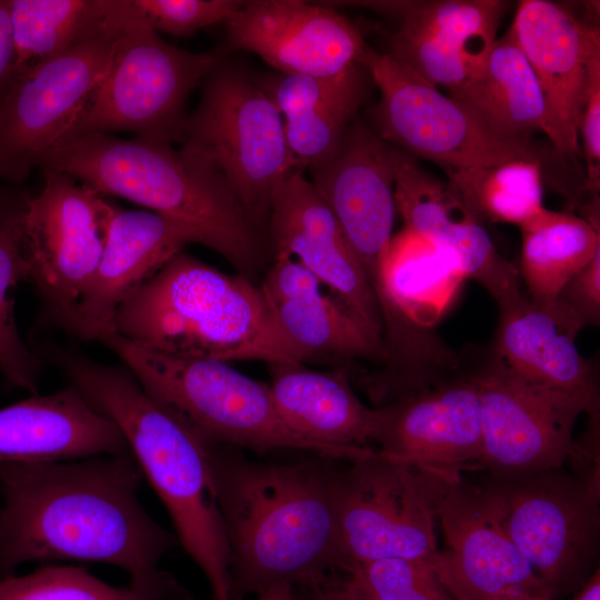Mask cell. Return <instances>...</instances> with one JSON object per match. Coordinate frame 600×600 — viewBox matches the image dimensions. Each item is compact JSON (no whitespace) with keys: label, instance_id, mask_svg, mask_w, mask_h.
<instances>
[{"label":"cell","instance_id":"d590c367","mask_svg":"<svg viewBox=\"0 0 600 600\" xmlns=\"http://www.w3.org/2000/svg\"><path fill=\"white\" fill-rule=\"evenodd\" d=\"M153 30L188 36L199 29L227 22L243 1L234 0H131Z\"/></svg>","mask_w":600,"mask_h":600},{"label":"cell","instance_id":"6da1fadb","mask_svg":"<svg viewBox=\"0 0 600 600\" xmlns=\"http://www.w3.org/2000/svg\"><path fill=\"white\" fill-rule=\"evenodd\" d=\"M141 477L131 453L0 466V579L46 560L112 564L133 584L173 579L159 563L180 543L142 507Z\"/></svg>","mask_w":600,"mask_h":600},{"label":"cell","instance_id":"2e32d148","mask_svg":"<svg viewBox=\"0 0 600 600\" xmlns=\"http://www.w3.org/2000/svg\"><path fill=\"white\" fill-rule=\"evenodd\" d=\"M396 148L352 121L336 150L308 168L372 289L380 280L394 214Z\"/></svg>","mask_w":600,"mask_h":600},{"label":"cell","instance_id":"484cf974","mask_svg":"<svg viewBox=\"0 0 600 600\" xmlns=\"http://www.w3.org/2000/svg\"><path fill=\"white\" fill-rule=\"evenodd\" d=\"M269 369L268 386L276 408L297 434L328 446L377 444L382 409L367 407L344 372L318 371L300 363H270Z\"/></svg>","mask_w":600,"mask_h":600},{"label":"cell","instance_id":"1f68e13d","mask_svg":"<svg viewBox=\"0 0 600 600\" xmlns=\"http://www.w3.org/2000/svg\"><path fill=\"white\" fill-rule=\"evenodd\" d=\"M109 1L9 0L20 70L71 44L106 14Z\"/></svg>","mask_w":600,"mask_h":600},{"label":"cell","instance_id":"e0dca14e","mask_svg":"<svg viewBox=\"0 0 600 600\" xmlns=\"http://www.w3.org/2000/svg\"><path fill=\"white\" fill-rule=\"evenodd\" d=\"M362 4L400 18L387 54L432 86L447 89L450 96L481 70L507 8L499 0Z\"/></svg>","mask_w":600,"mask_h":600},{"label":"cell","instance_id":"9c48e42d","mask_svg":"<svg viewBox=\"0 0 600 600\" xmlns=\"http://www.w3.org/2000/svg\"><path fill=\"white\" fill-rule=\"evenodd\" d=\"M204 84L198 108L186 119L181 148L216 171L262 229L278 184L296 169L283 118L258 83L236 68L218 67Z\"/></svg>","mask_w":600,"mask_h":600},{"label":"cell","instance_id":"60d3db41","mask_svg":"<svg viewBox=\"0 0 600 600\" xmlns=\"http://www.w3.org/2000/svg\"><path fill=\"white\" fill-rule=\"evenodd\" d=\"M9 0H0V101L20 76Z\"/></svg>","mask_w":600,"mask_h":600},{"label":"cell","instance_id":"f35d334b","mask_svg":"<svg viewBox=\"0 0 600 600\" xmlns=\"http://www.w3.org/2000/svg\"><path fill=\"white\" fill-rule=\"evenodd\" d=\"M320 280L296 259L277 254L260 288L266 302H280L321 291Z\"/></svg>","mask_w":600,"mask_h":600},{"label":"cell","instance_id":"4316f807","mask_svg":"<svg viewBox=\"0 0 600 600\" xmlns=\"http://www.w3.org/2000/svg\"><path fill=\"white\" fill-rule=\"evenodd\" d=\"M498 308L492 358L523 379L599 402L591 363L549 313L523 294Z\"/></svg>","mask_w":600,"mask_h":600},{"label":"cell","instance_id":"4dcf8cb0","mask_svg":"<svg viewBox=\"0 0 600 600\" xmlns=\"http://www.w3.org/2000/svg\"><path fill=\"white\" fill-rule=\"evenodd\" d=\"M543 168L536 161L510 160L444 172L447 182L480 220L520 227L546 208Z\"/></svg>","mask_w":600,"mask_h":600},{"label":"cell","instance_id":"f6af8a7d","mask_svg":"<svg viewBox=\"0 0 600 600\" xmlns=\"http://www.w3.org/2000/svg\"><path fill=\"white\" fill-rule=\"evenodd\" d=\"M194 600V599H193Z\"/></svg>","mask_w":600,"mask_h":600},{"label":"cell","instance_id":"5b68a950","mask_svg":"<svg viewBox=\"0 0 600 600\" xmlns=\"http://www.w3.org/2000/svg\"><path fill=\"white\" fill-rule=\"evenodd\" d=\"M98 342L119 357L158 404L206 443L258 454L294 450L341 461L374 453L372 448L321 444L297 434L280 417L268 382L241 373L228 361L167 354L116 332Z\"/></svg>","mask_w":600,"mask_h":600},{"label":"cell","instance_id":"d6986e66","mask_svg":"<svg viewBox=\"0 0 600 600\" xmlns=\"http://www.w3.org/2000/svg\"><path fill=\"white\" fill-rule=\"evenodd\" d=\"M231 46L286 74L337 77L361 66L359 29L333 9L298 0L243 1L226 22Z\"/></svg>","mask_w":600,"mask_h":600},{"label":"cell","instance_id":"ba28073f","mask_svg":"<svg viewBox=\"0 0 600 600\" xmlns=\"http://www.w3.org/2000/svg\"><path fill=\"white\" fill-rule=\"evenodd\" d=\"M360 63L380 92L376 108L379 137L408 154L436 162L443 171L510 160L544 167L556 156L561 157L533 138L499 131L472 108L442 93L387 53L366 46Z\"/></svg>","mask_w":600,"mask_h":600},{"label":"cell","instance_id":"7a4b0ae2","mask_svg":"<svg viewBox=\"0 0 600 600\" xmlns=\"http://www.w3.org/2000/svg\"><path fill=\"white\" fill-rule=\"evenodd\" d=\"M239 450L209 444L229 547L230 600L350 567L334 499L337 462L341 460L312 454L269 462L250 459Z\"/></svg>","mask_w":600,"mask_h":600},{"label":"cell","instance_id":"f1b7e54d","mask_svg":"<svg viewBox=\"0 0 600 600\" xmlns=\"http://www.w3.org/2000/svg\"><path fill=\"white\" fill-rule=\"evenodd\" d=\"M519 228L529 300L551 314L566 283L600 251L599 214L584 219L544 208Z\"/></svg>","mask_w":600,"mask_h":600},{"label":"cell","instance_id":"cb8c5ba5","mask_svg":"<svg viewBox=\"0 0 600 600\" xmlns=\"http://www.w3.org/2000/svg\"><path fill=\"white\" fill-rule=\"evenodd\" d=\"M124 453L118 426L72 384L0 410V466Z\"/></svg>","mask_w":600,"mask_h":600},{"label":"cell","instance_id":"d4e9b609","mask_svg":"<svg viewBox=\"0 0 600 600\" xmlns=\"http://www.w3.org/2000/svg\"><path fill=\"white\" fill-rule=\"evenodd\" d=\"M252 338L227 359L270 363L370 359L383 360V338L363 324L337 298L322 292L280 302H266Z\"/></svg>","mask_w":600,"mask_h":600},{"label":"cell","instance_id":"9a60e30c","mask_svg":"<svg viewBox=\"0 0 600 600\" xmlns=\"http://www.w3.org/2000/svg\"><path fill=\"white\" fill-rule=\"evenodd\" d=\"M436 514L446 548L431 564L454 600H499L523 592L551 596L509 538L488 487L438 478Z\"/></svg>","mask_w":600,"mask_h":600},{"label":"cell","instance_id":"b9f144b4","mask_svg":"<svg viewBox=\"0 0 600 600\" xmlns=\"http://www.w3.org/2000/svg\"><path fill=\"white\" fill-rule=\"evenodd\" d=\"M242 600H300L294 586L280 584L272 587L257 596L253 599Z\"/></svg>","mask_w":600,"mask_h":600},{"label":"cell","instance_id":"f546056e","mask_svg":"<svg viewBox=\"0 0 600 600\" xmlns=\"http://www.w3.org/2000/svg\"><path fill=\"white\" fill-rule=\"evenodd\" d=\"M30 197L0 190V371L14 386L36 393L40 358L21 339L11 290L28 281L24 217Z\"/></svg>","mask_w":600,"mask_h":600},{"label":"cell","instance_id":"5bb4252c","mask_svg":"<svg viewBox=\"0 0 600 600\" xmlns=\"http://www.w3.org/2000/svg\"><path fill=\"white\" fill-rule=\"evenodd\" d=\"M42 171L24 217L28 281L46 317L63 328L98 268L117 208L66 173Z\"/></svg>","mask_w":600,"mask_h":600},{"label":"cell","instance_id":"e575fe53","mask_svg":"<svg viewBox=\"0 0 600 600\" xmlns=\"http://www.w3.org/2000/svg\"><path fill=\"white\" fill-rule=\"evenodd\" d=\"M351 582L364 600H454L431 561L388 558L351 564Z\"/></svg>","mask_w":600,"mask_h":600},{"label":"cell","instance_id":"3957f363","mask_svg":"<svg viewBox=\"0 0 600 600\" xmlns=\"http://www.w3.org/2000/svg\"><path fill=\"white\" fill-rule=\"evenodd\" d=\"M34 351L59 367L71 384L118 426L214 600H230L229 547L209 444L158 404L123 363H100L52 342L41 343Z\"/></svg>","mask_w":600,"mask_h":600},{"label":"cell","instance_id":"30bf717a","mask_svg":"<svg viewBox=\"0 0 600 600\" xmlns=\"http://www.w3.org/2000/svg\"><path fill=\"white\" fill-rule=\"evenodd\" d=\"M127 0L57 54L24 70L0 101V179L19 182L64 141L104 78Z\"/></svg>","mask_w":600,"mask_h":600},{"label":"cell","instance_id":"d6a6232c","mask_svg":"<svg viewBox=\"0 0 600 600\" xmlns=\"http://www.w3.org/2000/svg\"><path fill=\"white\" fill-rule=\"evenodd\" d=\"M0 600H193L176 579L113 587L81 567L48 566L32 573L0 579Z\"/></svg>","mask_w":600,"mask_h":600},{"label":"cell","instance_id":"8992f818","mask_svg":"<svg viewBox=\"0 0 600 600\" xmlns=\"http://www.w3.org/2000/svg\"><path fill=\"white\" fill-rule=\"evenodd\" d=\"M264 311L260 288L248 277L182 250L119 307L114 332L167 354L227 361L252 338Z\"/></svg>","mask_w":600,"mask_h":600},{"label":"cell","instance_id":"52a82bcc","mask_svg":"<svg viewBox=\"0 0 600 600\" xmlns=\"http://www.w3.org/2000/svg\"><path fill=\"white\" fill-rule=\"evenodd\" d=\"M219 62L216 53L166 42L127 0L109 69L64 141L113 131L169 144L181 140L188 97Z\"/></svg>","mask_w":600,"mask_h":600},{"label":"cell","instance_id":"ee69618b","mask_svg":"<svg viewBox=\"0 0 600 600\" xmlns=\"http://www.w3.org/2000/svg\"><path fill=\"white\" fill-rule=\"evenodd\" d=\"M553 598L549 593H532L523 592L509 597L501 598L499 600H552Z\"/></svg>","mask_w":600,"mask_h":600},{"label":"cell","instance_id":"603a6c76","mask_svg":"<svg viewBox=\"0 0 600 600\" xmlns=\"http://www.w3.org/2000/svg\"><path fill=\"white\" fill-rule=\"evenodd\" d=\"M190 242L188 230L160 214L117 209L98 268L62 329L96 341L114 332L119 307Z\"/></svg>","mask_w":600,"mask_h":600},{"label":"cell","instance_id":"7402d4cb","mask_svg":"<svg viewBox=\"0 0 600 600\" xmlns=\"http://www.w3.org/2000/svg\"><path fill=\"white\" fill-rule=\"evenodd\" d=\"M394 201L404 230L449 256L460 274L479 282L498 306L522 294L518 270L497 251L481 220L448 182L397 148Z\"/></svg>","mask_w":600,"mask_h":600},{"label":"cell","instance_id":"277c9868","mask_svg":"<svg viewBox=\"0 0 600 600\" xmlns=\"http://www.w3.org/2000/svg\"><path fill=\"white\" fill-rule=\"evenodd\" d=\"M42 169L66 173L99 194H113L188 230L241 274L262 258L261 229L226 181L182 148L108 133L71 138L43 158Z\"/></svg>","mask_w":600,"mask_h":600},{"label":"cell","instance_id":"ab89813d","mask_svg":"<svg viewBox=\"0 0 600 600\" xmlns=\"http://www.w3.org/2000/svg\"><path fill=\"white\" fill-rule=\"evenodd\" d=\"M294 588L300 600H364L351 582L348 568L322 573Z\"/></svg>","mask_w":600,"mask_h":600},{"label":"cell","instance_id":"836d02e7","mask_svg":"<svg viewBox=\"0 0 600 600\" xmlns=\"http://www.w3.org/2000/svg\"><path fill=\"white\" fill-rule=\"evenodd\" d=\"M362 101V97L337 96L309 102L283 117L293 167L308 169L329 157L340 143Z\"/></svg>","mask_w":600,"mask_h":600},{"label":"cell","instance_id":"74e56055","mask_svg":"<svg viewBox=\"0 0 600 600\" xmlns=\"http://www.w3.org/2000/svg\"><path fill=\"white\" fill-rule=\"evenodd\" d=\"M581 139L587 174L584 194L598 198L600 190V51L589 62L586 98L580 116L579 140Z\"/></svg>","mask_w":600,"mask_h":600},{"label":"cell","instance_id":"7c38bea8","mask_svg":"<svg viewBox=\"0 0 600 600\" xmlns=\"http://www.w3.org/2000/svg\"><path fill=\"white\" fill-rule=\"evenodd\" d=\"M437 479L378 451L338 468L336 511L349 566L388 558L432 561L439 551Z\"/></svg>","mask_w":600,"mask_h":600},{"label":"cell","instance_id":"8fae6325","mask_svg":"<svg viewBox=\"0 0 600 600\" xmlns=\"http://www.w3.org/2000/svg\"><path fill=\"white\" fill-rule=\"evenodd\" d=\"M487 487L509 538L552 598L582 588L596 571L599 470L573 476L557 468L493 478Z\"/></svg>","mask_w":600,"mask_h":600},{"label":"cell","instance_id":"ffe728a7","mask_svg":"<svg viewBox=\"0 0 600 600\" xmlns=\"http://www.w3.org/2000/svg\"><path fill=\"white\" fill-rule=\"evenodd\" d=\"M510 29L543 93L544 134L562 158L576 157L589 62L600 51L599 30L547 0L520 1Z\"/></svg>","mask_w":600,"mask_h":600},{"label":"cell","instance_id":"44dd1931","mask_svg":"<svg viewBox=\"0 0 600 600\" xmlns=\"http://www.w3.org/2000/svg\"><path fill=\"white\" fill-rule=\"evenodd\" d=\"M267 227L276 256H289L328 286L363 324L383 338L376 293L336 217L302 170L278 184Z\"/></svg>","mask_w":600,"mask_h":600},{"label":"cell","instance_id":"7bdbcfd3","mask_svg":"<svg viewBox=\"0 0 600 600\" xmlns=\"http://www.w3.org/2000/svg\"><path fill=\"white\" fill-rule=\"evenodd\" d=\"M571 600H600V573L597 569Z\"/></svg>","mask_w":600,"mask_h":600},{"label":"cell","instance_id":"8d00e7d4","mask_svg":"<svg viewBox=\"0 0 600 600\" xmlns=\"http://www.w3.org/2000/svg\"><path fill=\"white\" fill-rule=\"evenodd\" d=\"M550 316L574 339L583 328L599 326L600 251L566 283Z\"/></svg>","mask_w":600,"mask_h":600},{"label":"cell","instance_id":"83f0119b","mask_svg":"<svg viewBox=\"0 0 600 600\" xmlns=\"http://www.w3.org/2000/svg\"><path fill=\"white\" fill-rule=\"evenodd\" d=\"M451 97L507 134L546 132L542 90L510 28L497 38L481 70Z\"/></svg>","mask_w":600,"mask_h":600},{"label":"cell","instance_id":"ac0fdd59","mask_svg":"<svg viewBox=\"0 0 600 600\" xmlns=\"http://www.w3.org/2000/svg\"><path fill=\"white\" fill-rule=\"evenodd\" d=\"M381 409L377 451L382 457L444 480L480 464V402L472 374L438 381Z\"/></svg>","mask_w":600,"mask_h":600},{"label":"cell","instance_id":"4fadbf2b","mask_svg":"<svg viewBox=\"0 0 600 600\" xmlns=\"http://www.w3.org/2000/svg\"><path fill=\"white\" fill-rule=\"evenodd\" d=\"M472 376L482 430L479 466L493 478L562 468L577 449L578 418L599 417V402L523 379L494 358Z\"/></svg>","mask_w":600,"mask_h":600}]
</instances>
